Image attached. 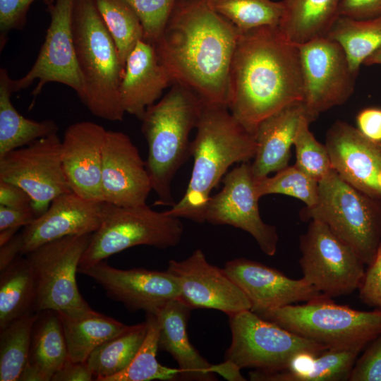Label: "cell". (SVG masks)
<instances>
[{
	"label": "cell",
	"mask_w": 381,
	"mask_h": 381,
	"mask_svg": "<svg viewBox=\"0 0 381 381\" xmlns=\"http://www.w3.org/2000/svg\"><path fill=\"white\" fill-rule=\"evenodd\" d=\"M240 31L207 0H177L152 44L173 84L210 104L227 107L229 74Z\"/></svg>",
	"instance_id": "cell-1"
},
{
	"label": "cell",
	"mask_w": 381,
	"mask_h": 381,
	"mask_svg": "<svg viewBox=\"0 0 381 381\" xmlns=\"http://www.w3.org/2000/svg\"><path fill=\"white\" fill-rule=\"evenodd\" d=\"M303 98L298 44L279 26L240 32L229 74L231 114L254 135L262 119Z\"/></svg>",
	"instance_id": "cell-2"
},
{
	"label": "cell",
	"mask_w": 381,
	"mask_h": 381,
	"mask_svg": "<svg viewBox=\"0 0 381 381\" xmlns=\"http://www.w3.org/2000/svg\"><path fill=\"white\" fill-rule=\"evenodd\" d=\"M195 128V137L190 142L193 165L188 187L182 198L165 212L203 223L212 189L231 165L254 158L257 144L255 135L226 106L204 103Z\"/></svg>",
	"instance_id": "cell-3"
},
{
	"label": "cell",
	"mask_w": 381,
	"mask_h": 381,
	"mask_svg": "<svg viewBox=\"0 0 381 381\" xmlns=\"http://www.w3.org/2000/svg\"><path fill=\"white\" fill-rule=\"evenodd\" d=\"M203 101L190 89L174 83L157 102L147 107L140 120L148 145L146 163L155 204L173 206L171 185L190 155L189 136L195 128Z\"/></svg>",
	"instance_id": "cell-4"
},
{
	"label": "cell",
	"mask_w": 381,
	"mask_h": 381,
	"mask_svg": "<svg viewBox=\"0 0 381 381\" xmlns=\"http://www.w3.org/2000/svg\"><path fill=\"white\" fill-rule=\"evenodd\" d=\"M72 30L78 67L86 91L84 104L95 116L123 120L120 85L125 67L95 0H74Z\"/></svg>",
	"instance_id": "cell-5"
},
{
	"label": "cell",
	"mask_w": 381,
	"mask_h": 381,
	"mask_svg": "<svg viewBox=\"0 0 381 381\" xmlns=\"http://www.w3.org/2000/svg\"><path fill=\"white\" fill-rule=\"evenodd\" d=\"M318 183L316 204L303 208L301 218L326 224L368 265L381 244V198L353 187L334 169Z\"/></svg>",
	"instance_id": "cell-6"
},
{
	"label": "cell",
	"mask_w": 381,
	"mask_h": 381,
	"mask_svg": "<svg viewBox=\"0 0 381 381\" xmlns=\"http://www.w3.org/2000/svg\"><path fill=\"white\" fill-rule=\"evenodd\" d=\"M327 349L365 347L381 332V309L362 311L322 297L256 313Z\"/></svg>",
	"instance_id": "cell-7"
},
{
	"label": "cell",
	"mask_w": 381,
	"mask_h": 381,
	"mask_svg": "<svg viewBox=\"0 0 381 381\" xmlns=\"http://www.w3.org/2000/svg\"><path fill=\"white\" fill-rule=\"evenodd\" d=\"M183 226L179 217L148 205L123 207L104 202L99 229L92 234L79 267H85L136 246L159 249L179 243Z\"/></svg>",
	"instance_id": "cell-8"
},
{
	"label": "cell",
	"mask_w": 381,
	"mask_h": 381,
	"mask_svg": "<svg viewBox=\"0 0 381 381\" xmlns=\"http://www.w3.org/2000/svg\"><path fill=\"white\" fill-rule=\"evenodd\" d=\"M231 342L224 361L239 370L272 373L286 369L302 353L320 355L327 349L266 320L250 310L229 315Z\"/></svg>",
	"instance_id": "cell-9"
},
{
	"label": "cell",
	"mask_w": 381,
	"mask_h": 381,
	"mask_svg": "<svg viewBox=\"0 0 381 381\" xmlns=\"http://www.w3.org/2000/svg\"><path fill=\"white\" fill-rule=\"evenodd\" d=\"M92 234L69 236L44 243L25 255L35 283L34 312L54 310L75 316L92 310L81 296L76 273Z\"/></svg>",
	"instance_id": "cell-10"
},
{
	"label": "cell",
	"mask_w": 381,
	"mask_h": 381,
	"mask_svg": "<svg viewBox=\"0 0 381 381\" xmlns=\"http://www.w3.org/2000/svg\"><path fill=\"white\" fill-rule=\"evenodd\" d=\"M299 248L302 278L322 294L331 298L349 295L358 289L365 264L326 224L310 220L300 237Z\"/></svg>",
	"instance_id": "cell-11"
},
{
	"label": "cell",
	"mask_w": 381,
	"mask_h": 381,
	"mask_svg": "<svg viewBox=\"0 0 381 381\" xmlns=\"http://www.w3.org/2000/svg\"><path fill=\"white\" fill-rule=\"evenodd\" d=\"M0 180L16 184L28 193L36 217L47 210L56 197L71 192L61 160V140L57 133L1 157Z\"/></svg>",
	"instance_id": "cell-12"
},
{
	"label": "cell",
	"mask_w": 381,
	"mask_h": 381,
	"mask_svg": "<svg viewBox=\"0 0 381 381\" xmlns=\"http://www.w3.org/2000/svg\"><path fill=\"white\" fill-rule=\"evenodd\" d=\"M74 0H56L47 7L51 22L35 62L22 78L12 81L13 92L28 88L36 79L32 92L37 97L49 83H59L72 88L84 103L85 87L80 73L72 30Z\"/></svg>",
	"instance_id": "cell-13"
},
{
	"label": "cell",
	"mask_w": 381,
	"mask_h": 381,
	"mask_svg": "<svg viewBox=\"0 0 381 381\" xmlns=\"http://www.w3.org/2000/svg\"><path fill=\"white\" fill-rule=\"evenodd\" d=\"M303 101L316 115L344 104L352 95L357 74L339 43L327 36L298 44Z\"/></svg>",
	"instance_id": "cell-14"
},
{
	"label": "cell",
	"mask_w": 381,
	"mask_h": 381,
	"mask_svg": "<svg viewBox=\"0 0 381 381\" xmlns=\"http://www.w3.org/2000/svg\"><path fill=\"white\" fill-rule=\"evenodd\" d=\"M224 186L211 196L205 207V220L213 225H229L249 233L262 251L275 255L278 235L275 226L265 223L260 214L259 198L251 164L241 163L226 174Z\"/></svg>",
	"instance_id": "cell-15"
},
{
	"label": "cell",
	"mask_w": 381,
	"mask_h": 381,
	"mask_svg": "<svg viewBox=\"0 0 381 381\" xmlns=\"http://www.w3.org/2000/svg\"><path fill=\"white\" fill-rule=\"evenodd\" d=\"M78 272L93 279L109 298L122 303L131 311L156 314L181 295L178 279L167 270H121L102 260L91 266L78 267Z\"/></svg>",
	"instance_id": "cell-16"
},
{
	"label": "cell",
	"mask_w": 381,
	"mask_h": 381,
	"mask_svg": "<svg viewBox=\"0 0 381 381\" xmlns=\"http://www.w3.org/2000/svg\"><path fill=\"white\" fill-rule=\"evenodd\" d=\"M167 270L180 283L179 299L192 309H214L228 316L251 309L244 292L224 269L210 264L201 249L184 260H169Z\"/></svg>",
	"instance_id": "cell-17"
},
{
	"label": "cell",
	"mask_w": 381,
	"mask_h": 381,
	"mask_svg": "<svg viewBox=\"0 0 381 381\" xmlns=\"http://www.w3.org/2000/svg\"><path fill=\"white\" fill-rule=\"evenodd\" d=\"M152 190L146 163L131 138L107 130L102 167L103 201L123 207L146 205Z\"/></svg>",
	"instance_id": "cell-18"
},
{
	"label": "cell",
	"mask_w": 381,
	"mask_h": 381,
	"mask_svg": "<svg viewBox=\"0 0 381 381\" xmlns=\"http://www.w3.org/2000/svg\"><path fill=\"white\" fill-rule=\"evenodd\" d=\"M325 146L332 168L346 183L375 198H381V143L337 121L326 134Z\"/></svg>",
	"instance_id": "cell-19"
},
{
	"label": "cell",
	"mask_w": 381,
	"mask_h": 381,
	"mask_svg": "<svg viewBox=\"0 0 381 381\" xmlns=\"http://www.w3.org/2000/svg\"><path fill=\"white\" fill-rule=\"evenodd\" d=\"M224 271L244 292L253 312L326 297L303 278L293 279L278 270L240 258L226 262Z\"/></svg>",
	"instance_id": "cell-20"
},
{
	"label": "cell",
	"mask_w": 381,
	"mask_h": 381,
	"mask_svg": "<svg viewBox=\"0 0 381 381\" xmlns=\"http://www.w3.org/2000/svg\"><path fill=\"white\" fill-rule=\"evenodd\" d=\"M104 202L73 191L58 195L44 214L24 227L21 255L56 239L93 234L101 224Z\"/></svg>",
	"instance_id": "cell-21"
},
{
	"label": "cell",
	"mask_w": 381,
	"mask_h": 381,
	"mask_svg": "<svg viewBox=\"0 0 381 381\" xmlns=\"http://www.w3.org/2000/svg\"><path fill=\"white\" fill-rule=\"evenodd\" d=\"M107 131L92 121H78L66 129L61 140V160L70 188L87 199L103 201L102 167Z\"/></svg>",
	"instance_id": "cell-22"
},
{
	"label": "cell",
	"mask_w": 381,
	"mask_h": 381,
	"mask_svg": "<svg viewBox=\"0 0 381 381\" xmlns=\"http://www.w3.org/2000/svg\"><path fill=\"white\" fill-rule=\"evenodd\" d=\"M318 115L311 111L303 101L292 102L262 119L254 135L257 150L251 164L256 180L286 167L291 147L301 122H312Z\"/></svg>",
	"instance_id": "cell-23"
},
{
	"label": "cell",
	"mask_w": 381,
	"mask_h": 381,
	"mask_svg": "<svg viewBox=\"0 0 381 381\" xmlns=\"http://www.w3.org/2000/svg\"><path fill=\"white\" fill-rule=\"evenodd\" d=\"M172 85L154 46L140 40L127 58L121 82L120 98L125 112L141 120L147 107Z\"/></svg>",
	"instance_id": "cell-24"
},
{
	"label": "cell",
	"mask_w": 381,
	"mask_h": 381,
	"mask_svg": "<svg viewBox=\"0 0 381 381\" xmlns=\"http://www.w3.org/2000/svg\"><path fill=\"white\" fill-rule=\"evenodd\" d=\"M192 310L177 298L155 314L159 324V349L169 353L176 361L181 371L179 378L216 380L214 365L202 357L188 339L187 323Z\"/></svg>",
	"instance_id": "cell-25"
},
{
	"label": "cell",
	"mask_w": 381,
	"mask_h": 381,
	"mask_svg": "<svg viewBox=\"0 0 381 381\" xmlns=\"http://www.w3.org/2000/svg\"><path fill=\"white\" fill-rule=\"evenodd\" d=\"M31 336L28 360L20 381H50L68 358V349L59 313L40 312Z\"/></svg>",
	"instance_id": "cell-26"
},
{
	"label": "cell",
	"mask_w": 381,
	"mask_h": 381,
	"mask_svg": "<svg viewBox=\"0 0 381 381\" xmlns=\"http://www.w3.org/2000/svg\"><path fill=\"white\" fill-rule=\"evenodd\" d=\"M341 0H282L279 28L292 42L300 44L327 36L339 16Z\"/></svg>",
	"instance_id": "cell-27"
},
{
	"label": "cell",
	"mask_w": 381,
	"mask_h": 381,
	"mask_svg": "<svg viewBox=\"0 0 381 381\" xmlns=\"http://www.w3.org/2000/svg\"><path fill=\"white\" fill-rule=\"evenodd\" d=\"M13 79L0 69V158L37 139L57 133L59 126L51 119L34 121L21 115L13 105Z\"/></svg>",
	"instance_id": "cell-28"
},
{
	"label": "cell",
	"mask_w": 381,
	"mask_h": 381,
	"mask_svg": "<svg viewBox=\"0 0 381 381\" xmlns=\"http://www.w3.org/2000/svg\"><path fill=\"white\" fill-rule=\"evenodd\" d=\"M59 315L68 358L75 362H86L97 347L128 327L92 309L75 316L61 313Z\"/></svg>",
	"instance_id": "cell-29"
},
{
	"label": "cell",
	"mask_w": 381,
	"mask_h": 381,
	"mask_svg": "<svg viewBox=\"0 0 381 381\" xmlns=\"http://www.w3.org/2000/svg\"><path fill=\"white\" fill-rule=\"evenodd\" d=\"M365 347L353 346L327 349L313 357L305 370L290 373L286 371L272 373L251 371L249 377L253 381H346L353 365Z\"/></svg>",
	"instance_id": "cell-30"
},
{
	"label": "cell",
	"mask_w": 381,
	"mask_h": 381,
	"mask_svg": "<svg viewBox=\"0 0 381 381\" xmlns=\"http://www.w3.org/2000/svg\"><path fill=\"white\" fill-rule=\"evenodd\" d=\"M0 329L14 320L34 313L36 289L25 258L19 255L0 272Z\"/></svg>",
	"instance_id": "cell-31"
},
{
	"label": "cell",
	"mask_w": 381,
	"mask_h": 381,
	"mask_svg": "<svg viewBox=\"0 0 381 381\" xmlns=\"http://www.w3.org/2000/svg\"><path fill=\"white\" fill-rule=\"evenodd\" d=\"M327 37L340 44L358 75L364 61L381 49V16L363 20L339 16Z\"/></svg>",
	"instance_id": "cell-32"
},
{
	"label": "cell",
	"mask_w": 381,
	"mask_h": 381,
	"mask_svg": "<svg viewBox=\"0 0 381 381\" xmlns=\"http://www.w3.org/2000/svg\"><path fill=\"white\" fill-rule=\"evenodd\" d=\"M147 330V321L128 327L97 347L86 363L97 381H105L131 362L141 346Z\"/></svg>",
	"instance_id": "cell-33"
},
{
	"label": "cell",
	"mask_w": 381,
	"mask_h": 381,
	"mask_svg": "<svg viewBox=\"0 0 381 381\" xmlns=\"http://www.w3.org/2000/svg\"><path fill=\"white\" fill-rule=\"evenodd\" d=\"M147 330L145 338L129 365L105 381H150L179 379L181 371L161 365L157 359L159 349V324L155 314L146 313Z\"/></svg>",
	"instance_id": "cell-34"
},
{
	"label": "cell",
	"mask_w": 381,
	"mask_h": 381,
	"mask_svg": "<svg viewBox=\"0 0 381 381\" xmlns=\"http://www.w3.org/2000/svg\"><path fill=\"white\" fill-rule=\"evenodd\" d=\"M39 313L17 318L0 329V380L18 381L30 352L33 326Z\"/></svg>",
	"instance_id": "cell-35"
},
{
	"label": "cell",
	"mask_w": 381,
	"mask_h": 381,
	"mask_svg": "<svg viewBox=\"0 0 381 381\" xmlns=\"http://www.w3.org/2000/svg\"><path fill=\"white\" fill-rule=\"evenodd\" d=\"M98 11L118 50L125 67L131 52L143 40L141 22L125 0H95Z\"/></svg>",
	"instance_id": "cell-36"
},
{
	"label": "cell",
	"mask_w": 381,
	"mask_h": 381,
	"mask_svg": "<svg viewBox=\"0 0 381 381\" xmlns=\"http://www.w3.org/2000/svg\"><path fill=\"white\" fill-rule=\"evenodd\" d=\"M210 7L227 19L240 32L256 28L278 26L282 18V1L272 0H207Z\"/></svg>",
	"instance_id": "cell-37"
},
{
	"label": "cell",
	"mask_w": 381,
	"mask_h": 381,
	"mask_svg": "<svg viewBox=\"0 0 381 381\" xmlns=\"http://www.w3.org/2000/svg\"><path fill=\"white\" fill-rule=\"evenodd\" d=\"M255 190L259 198L282 194L299 199L306 207H311L318 199L319 183L294 165L278 171L272 177L255 179Z\"/></svg>",
	"instance_id": "cell-38"
},
{
	"label": "cell",
	"mask_w": 381,
	"mask_h": 381,
	"mask_svg": "<svg viewBox=\"0 0 381 381\" xmlns=\"http://www.w3.org/2000/svg\"><path fill=\"white\" fill-rule=\"evenodd\" d=\"M311 122L309 119H304L298 130L294 142L296 158L295 165L319 182L333 168L325 145L318 142L309 129Z\"/></svg>",
	"instance_id": "cell-39"
},
{
	"label": "cell",
	"mask_w": 381,
	"mask_h": 381,
	"mask_svg": "<svg viewBox=\"0 0 381 381\" xmlns=\"http://www.w3.org/2000/svg\"><path fill=\"white\" fill-rule=\"evenodd\" d=\"M139 18L143 40L154 44L162 35L177 0H125Z\"/></svg>",
	"instance_id": "cell-40"
},
{
	"label": "cell",
	"mask_w": 381,
	"mask_h": 381,
	"mask_svg": "<svg viewBox=\"0 0 381 381\" xmlns=\"http://www.w3.org/2000/svg\"><path fill=\"white\" fill-rule=\"evenodd\" d=\"M37 0H0V48L4 47L8 33L13 30H22L26 24L28 11ZM47 7L54 0H40Z\"/></svg>",
	"instance_id": "cell-41"
},
{
	"label": "cell",
	"mask_w": 381,
	"mask_h": 381,
	"mask_svg": "<svg viewBox=\"0 0 381 381\" xmlns=\"http://www.w3.org/2000/svg\"><path fill=\"white\" fill-rule=\"evenodd\" d=\"M349 381H381V332L363 349L351 370Z\"/></svg>",
	"instance_id": "cell-42"
},
{
	"label": "cell",
	"mask_w": 381,
	"mask_h": 381,
	"mask_svg": "<svg viewBox=\"0 0 381 381\" xmlns=\"http://www.w3.org/2000/svg\"><path fill=\"white\" fill-rule=\"evenodd\" d=\"M359 299L370 307L381 309V244L358 289Z\"/></svg>",
	"instance_id": "cell-43"
},
{
	"label": "cell",
	"mask_w": 381,
	"mask_h": 381,
	"mask_svg": "<svg viewBox=\"0 0 381 381\" xmlns=\"http://www.w3.org/2000/svg\"><path fill=\"white\" fill-rule=\"evenodd\" d=\"M339 15L353 19H370L381 16V0H341Z\"/></svg>",
	"instance_id": "cell-44"
},
{
	"label": "cell",
	"mask_w": 381,
	"mask_h": 381,
	"mask_svg": "<svg viewBox=\"0 0 381 381\" xmlns=\"http://www.w3.org/2000/svg\"><path fill=\"white\" fill-rule=\"evenodd\" d=\"M357 128L370 140L381 143V109L365 108L356 116Z\"/></svg>",
	"instance_id": "cell-45"
},
{
	"label": "cell",
	"mask_w": 381,
	"mask_h": 381,
	"mask_svg": "<svg viewBox=\"0 0 381 381\" xmlns=\"http://www.w3.org/2000/svg\"><path fill=\"white\" fill-rule=\"evenodd\" d=\"M0 205L16 209L32 207L28 193L20 186L0 180Z\"/></svg>",
	"instance_id": "cell-46"
},
{
	"label": "cell",
	"mask_w": 381,
	"mask_h": 381,
	"mask_svg": "<svg viewBox=\"0 0 381 381\" xmlns=\"http://www.w3.org/2000/svg\"><path fill=\"white\" fill-rule=\"evenodd\" d=\"M94 377L86 362H75L68 356L52 381H90Z\"/></svg>",
	"instance_id": "cell-47"
},
{
	"label": "cell",
	"mask_w": 381,
	"mask_h": 381,
	"mask_svg": "<svg viewBox=\"0 0 381 381\" xmlns=\"http://www.w3.org/2000/svg\"><path fill=\"white\" fill-rule=\"evenodd\" d=\"M35 218L32 208L16 209L0 205V230L25 227Z\"/></svg>",
	"instance_id": "cell-48"
},
{
	"label": "cell",
	"mask_w": 381,
	"mask_h": 381,
	"mask_svg": "<svg viewBox=\"0 0 381 381\" xmlns=\"http://www.w3.org/2000/svg\"><path fill=\"white\" fill-rule=\"evenodd\" d=\"M23 238L21 233L16 234L9 241L0 246V272L9 266L21 255Z\"/></svg>",
	"instance_id": "cell-49"
},
{
	"label": "cell",
	"mask_w": 381,
	"mask_h": 381,
	"mask_svg": "<svg viewBox=\"0 0 381 381\" xmlns=\"http://www.w3.org/2000/svg\"><path fill=\"white\" fill-rule=\"evenodd\" d=\"M18 228H8L0 230V246L9 241L16 234Z\"/></svg>",
	"instance_id": "cell-50"
},
{
	"label": "cell",
	"mask_w": 381,
	"mask_h": 381,
	"mask_svg": "<svg viewBox=\"0 0 381 381\" xmlns=\"http://www.w3.org/2000/svg\"><path fill=\"white\" fill-rule=\"evenodd\" d=\"M381 65V49L374 53L370 57H368L363 63V65Z\"/></svg>",
	"instance_id": "cell-51"
}]
</instances>
